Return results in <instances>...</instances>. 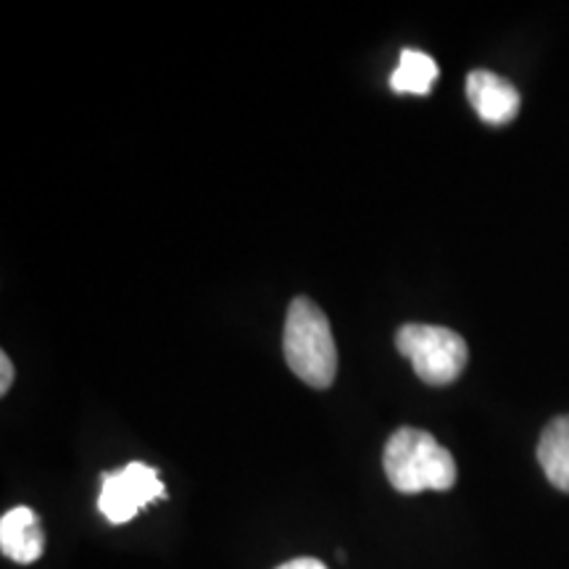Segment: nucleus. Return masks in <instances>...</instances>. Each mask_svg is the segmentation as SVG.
Here are the masks:
<instances>
[{
  "mask_svg": "<svg viewBox=\"0 0 569 569\" xmlns=\"http://www.w3.org/2000/svg\"><path fill=\"white\" fill-rule=\"evenodd\" d=\"M396 348L411 361L427 386H451L465 372L469 351L459 332L438 325H403L396 332Z\"/></svg>",
  "mask_w": 569,
  "mask_h": 569,
  "instance_id": "7ed1b4c3",
  "label": "nucleus"
},
{
  "mask_svg": "<svg viewBox=\"0 0 569 569\" xmlns=\"http://www.w3.org/2000/svg\"><path fill=\"white\" fill-rule=\"evenodd\" d=\"M163 493H167V488H163L159 472L142 461H132L119 472L103 475L98 509L111 525H127L148 503L159 501Z\"/></svg>",
  "mask_w": 569,
  "mask_h": 569,
  "instance_id": "20e7f679",
  "label": "nucleus"
},
{
  "mask_svg": "<svg viewBox=\"0 0 569 569\" xmlns=\"http://www.w3.org/2000/svg\"><path fill=\"white\" fill-rule=\"evenodd\" d=\"M467 98L478 117L488 124H509L522 106L515 84L486 69L469 71Z\"/></svg>",
  "mask_w": 569,
  "mask_h": 569,
  "instance_id": "39448f33",
  "label": "nucleus"
},
{
  "mask_svg": "<svg viewBox=\"0 0 569 569\" xmlns=\"http://www.w3.org/2000/svg\"><path fill=\"white\" fill-rule=\"evenodd\" d=\"M438 82V63L422 51H407L401 53V61L393 74H390V88L396 92H409V96H427L432 84Z\"/></svg>",
  "mask_w": 569,
  "mask_h": 569,
  "instance_id": "6e6552de",
  "label": "nucleus"
},
{
  "mask_svg": "<svg viewBox=\"0 0 569 569\" xmlns=\"http://www.w3.org/2000/svg\"><path fill=\"white\" fill-rule=\"evenodd\" d=\"M284 359L306 386L325 390L336 382L338 346L325 311L311 298H296L284 317Z\"/></svg>",
  "mask_w": 569,
  "mask_h": 569,
  "instance_id": "f03ea898",
  "label": "nucleus"
},
{
  "mask_svg": "<svg viewBox=\"0 0 569 569\" xmlns=\"http://www.w3.org/2000/svg\"><path fill=\"white\" fill-rule=\"evenodd\" d=\"M538 461L551 486L569 493V415L546 425L538 443Z\"/></svg>",
  "mask_w": 569,
  "mask_h": 569,
  "instance_id": "0eeeda50",
  "label": "nucleus"
},
{
  "mask_svg": "<svg viewBox=\"0 0 569 569\" xmlns=\"http://www.w3.org/2000/svg\"><path fill=\"white\" fill-rule=\"evenodd\" d=\"M277 569H327V567L319 559L301 557V559H293V561H284V565H280Z\"/></svg>",
  "mask_w": 569,
  "mask_h": 569,
  "instance_id": "9d476101",
  "label": "nucleus"
},
{
  "mask_svg": "<svg viewBox=\"0 0 569 569\" xmlns=\"http://www.w3.org/2000/svg\"><path fill=\"white\" fill-rule=\"evenodd\" d=\"M382 467L398 493L415 496L422 490H451L457 486V461L451 451L417 427H398L388 438Z\"/></svg>",
  "mask_w": 569,
  "mask_h": 569,
  "instance_id": "f257e3e1",
  "label": "nucleus"
},
{
  "mask_svg": "<svg viewBox=\"0 0 569 569\" xmlns=\"http://www.w3.org/2000/svg\"><path fill=\"white\" fill-rule=\"evenodd\" d=\"M11 382H13V365L9 356H0V396H6L11 390Z\"/></svg>",
  "mask_w": 569,
  "mask_h": 569,
  "instance_id": "1a4fd4ad",
  "label": "nucleus"
},
{
  "mask_svg": "<svg viewBox=\"0 0 569 569\" xmlns=\"http://www.w3.org/2000/svg\"><path fill=\"white\" fill-rule=\"evenodd\" d=\"M0 551L17 565H32L46 551V532L30 507L6 511L0 519Z\"/></svg>",
  "mask_w": 569,
  "mask_h": 569,
  "instance_id": "423d86ee",
  "label": "nucleus"
}]
</instances>
